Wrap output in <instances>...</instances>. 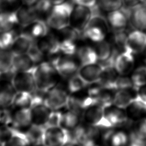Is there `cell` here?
<instances>
[{
  "label": "cell",
  "mask_w": 146,
  "mask_h": 146,
  "mask_svg": "<svg viewBox=\"0 0 146 146\" xmlns=\"http://www.w3.org/2000/svg\"><path fill=\"white\" fill-rule=\"evenodd\" d=\"M137 92L136 96L137 98L146 104V85L139 88Z\"/></svg>",
  "instance_id": "obj_48"
},
{
  "label": "cell",
  "mask_w": 146,
  "mask_h": 146,
  "mask_svg": "<svg viewBox=\"0 0 146 146\" xmlns=\"http://www.w3.org/2000/svg\"><path fill=\"white\" fill-rule=\"evenodd\" d=\"M32 103L33 98L31 93L17 92L11 106L14 108H30Z\"/></svg>",
  "instance_id": "obj_30"
},
{
  "label": "cell",
  "mask_w": 146,
  "mask_h": 146,
  "mask_svg": "<svg viewBox=\"0 0 146 146\" xmlns=\"http://www.w3.org/2000/svg\"><path fill=\"white\" fill-rule=\"evenodd\" d=\"M33 72L36 88L40 91L47 92L58 84L60 75L49 61L36 64Z\"/></svg>",
  "instance_id": "obj_1"
},
{
  "label": "cell",
  "mask_w": 146,
  "mask_h": 146,
  "mask_svg": "<svg viewBox=\"0 0 146 146\" xmlns=\"http://www.w3.org/2000/svg\"><path fill=\"white\" fill-rule=\"evenodd\" d=\"M51 3L54 5H58V4H60L61 3H63L64 2L65 0H50Z\"/></svg>",
  "instance_id": "obj_50"
},
{
  "label": "cell",
  "mask_w": 146,
  "mask_h": 146,
  "mask_svg": "<svg viewBox=\"0 0 146 146\" xmlns=\"http://www.w3.org/2000/svg\"><path fill=\"white\" fill-rule=\"evenodd\" d=\"M82 119L86 124L100 129L113 127L106 116L105 108L97 103H94L84 109Z\"/></svg>",
  "instance_id": "obj_3"
},
{
  "label": "cell",
  "mask_w": 146,
  "mask_h": 146,
  "mask_svg": "<svg viewBox=\"0 0 146 146\" xmlns=\"http://www.w3.org/2000/svg\"><path fill=\"white\" fill-rule=\"evenodd\" d=\"M134 62L135 60L133 54L125 50L120 54L117 55L114 66L118 74L121 75H126L132 71Z\"/></svg>",
  "instance_id": "obj_12"
},
{
  "label": "cell",
  "mask_w": 146,
  "mask_h": 146,
  "mask_svg": "<svg viewBox=\"0 0 146 146\" xmlns=\"http://www.w3.org/2000/svg\"><path fill=\"white\" fill-rule=\"evenodd\" d=\"M107 20L115 30H119L124 29L128 19L125 14L120 9H119L110 11L108 14Z\"/></svg>",
  "instance_id": "obj_24"
},
{
  "label": "cell",
  "mask_w": 146,
  "mask_h": 146,
  "mask_svg": "<svg viewBox=\"0 0 146 146\" xmlns=\"http://www.w3.org/2000/svg\"><path fill=\"white\" fill-rule=\"evenodd\" d=\"M108 30L99 26L91 25L87 26L83 33V37L94 42H99L105 38Z\"/></svg>",
  "instance_id": "obj_26"
},
{
  "label": "cell",
  "mask_w": 146,
  "mask_h": 146,
  "mask_svg": "<svg viewBox=\"0 0 146 146\" xmlns=\"http://www.w3.org/2000/svg\"><path fill=\"white\" fill-rule=\"evenodd\" d=\"M131 79L133 89L136 91L140 87L146 85V66H141L135 69Z\"/></svg>",
  "instance_id": "obj_32"
},
{
  "label": "cell",
  "mask_w": 146,
  "mask_h": 146,
  "mask_svg": "<svg viewBox=\"0 0 146 146\" xmlns=\"http://www.w3.org/2000/svg\"><path fill=\"white\" fill-rule=\"evenodd\" d=\"M82 118V113L67 110L65 112H63L60 126L69 131L71 130L79 124Z\"/></svg>",
  "instance_id": "obj_29"
},
{
  "label": "cell",
  "mask_w": 146,
  "mask_h": 146,
  "mask_svg": "<svg viewBox=\"0 0 146 146\" xmlns=\"http://www.w3.org/2000/svg\"><path fill=\"white\" fill-rule=\"evenodd\" d=\"M22 2L27 6H32L33 4L35 3L38 0H21Z\"/></svg>",
  "instance_id": "obj_49"
},
{
  "label": "cell",
  "mask_w": 146,
  "mask_h": 146,
  "mask_svg": "<svg viewBox=\"0 0 146 146\" xmlns=\"http://www.w3.org/2000/svg\"><path fill=\"white\" fill-rule=\"evenodd\" d=\"M18 0H2L3 3L5 2L6 3L8 4H14L17 2Z\"/></svg>",
  "instance_id": "obj_51"
},
{
  "label": "cell",
  "mask_w": 146,
  "mask_h": 146,
  "mask_svg": "<svg viewBox=\"0 0 146 146\" xmlns=\"http://www.w3.org/2000/svg\"><path fill=\"white\" fill-rule=\"evenodd\" d=\"M1 74H0V80H1Z\"/></svg>",
  "instance_id": "obj_56"
},
{
  "label": "cell",
  "mask_w": 146,
  "mask_h": 146,
  "mask_svg": "<svg viewBox=\"0 0 146 146\" xmlns=\"http://www.w3.org/2000/svg\"><path fill=\"white\" fill-rule=\"evenodd\" d=\"M38 42H36L39 49L45 55L51 57L60 54V40L54 34H48Z\"/></svg>",
  "instance_id": "obj_13"
},
{
  "label": "cell",
  "mask_w": 146,
  "mask_h": 146,
  "mask_svg": "<svg viewBox=\"0 0 146 146\" xmlns=\"http://www.w3.org/2000/svg\"><path fill=\"white\" fill-rule=\"evenodd\" d=\"M70 143L69 130L61 126L46 128L43 143L45 146H66Z\"/></svg>",
  "instance_id": "obj_5"
},
{
  "label": "cell",
  "mask_w": 146,
  "mask_h": 146,
  "mask_svg": "<svg viewBox=\"0 0 146 146\" xmlns=\"http://www.w3.org/2000/svg\"><path fill=\"white\" fill-rule=\"evenodd\" d=\"M76 54L80 66L95 63L98 60L95 50L90 46L80 47L76 50Z\"/></svg>",
  "instance_id": "obj_23"
},
{
  "label": "cell",
  "mask_w": 146,
  "mask_h": 146,
  "mask_svg": "<svg viewBox=\"0 0 146 146\" xmlns=\"http://www.w3.org/2000/svg\"><path fill=\"white\" fill-rule=\"evenodd\" d=\"M145 118H146V117H145Z\"/></svg>",
  "instance_id": "obj_59"
},
{
  "label": "cell",
  "mask_w": 146,
  "mask_h": 146,
  "mask_svg": "<svg viewBox=\"0 0 146 146\" xmlns=\"http://www.w3.org/2000/svg\"><path fill=\"white\" fill-rule=\"evenodd\" d=\"M76 41L68 39H62L60 40V52L64 55L72 56L76 52Z\"/></svg>",
  "instance_id": "obj_39"
},
{
  "label": "cell",
  "mask_w": 146,
  "mask_h": 146,
  "mask_svg": "<svg viewBox=\"0 0 146 146\" xmlns=\"http://www.w3.org/2000/svg\"><path fill=\"white\" fill-rule=\"evenodd\" d=\"M105 114L107 119L111 124L112 127L123 125L128 122V117L124 109L117 107L111 106L105 109Z\"/></svg>",
  "instance_id": "obj_19"
},
{
  "label": "cell",
  "mask_w": 146,
  "mask_h": 146,
  "mask_svg": "<svg viewBox=\"0 0 146 146\" xmlns=\"http://www.w3.org/2000/svg\"><path fill=\"white\" fill-rule=\"evenodd\" d=\"M127 108L128 110V114L133 118H139L146 114V104L139 99L137 96Z\"/></svg>",
  "instance_id": "obj_33"
},
{
  "label": "cell",
  "mask_w": 146,
  "mask_h": 146,
  "mask_svg": "<svg viewBox=\"0 0 146 146\" xmlns=\"http://www.w3.org/2000/svg\"><path fill=\"white\" fill-rule=\"evenodd\" d=\"M50 58L49 62L55 67L60 76L69 78L77 72L78 65L71 56H61L58 54Z\"/></svg>",
  "instance_id": "obj_6"
},
{
  "label": "cell",
  "mask_w": 146,
  "mask_h": 146,
  "mask_svg": "<svg viewBox=\"0 0 146 146\" xmlns=\"http://www.w3.org/2000/svg\"><path fill=\"white\" fill-rule=\"evenodd\" d=\"M132 25L139 30L146 29V5L137 4L131 8L128 18Z\"/></svg>",
  "instance_id": "obj_15"
},
{
  "label": "cell",
  "mask_w": 146,
  "mask_h": 146,
  "mask_svg": "<svg viewBox=\"0 0 146 146\" xmlns=\"http://www.w3.org/2000/svg\"><path fill=\"white\" fill-rule=\"evenodd\" d=\"M3 3V1H2V0H0V8H1V5H2V3Z\"/></svg>",
  "instance_id": "obj_54"
},
{
  "label": "cell",
  "mask_w": 146,
  "mask_h": 146,
  "mask_svg": "<svg viewBox=\"0 0 146 146\" xmlns=\"http://www.w3.org/2000/svg\"><path fill=\"white\" fill-rule=\"evenodd\" d=\"M129 140V137L125 132L119 131L112 133L108 143L110 146H126Z\"/></svg>",
  "instance_id": "obj_38"
},
{
  "label": "cell",
  "mask_w": 146,
  "mask_h": 146,
  "mask_svg": "<svg viewBox=\"0 0 146 146\" xmlns=\"http://www.w3.org/2000/svg\"><path fill=\"white\" fill-rule=\"evenodd\" d=\"M0 146H1V144H0Z\"/></svg>",
  "instance_id": "obj_57"
},
{
  "label": "cell",
  "mask_w": 146,
  "mask_h": 146,
  "mask_svg": "<svg viewBox=\"0 0 146 146\" xmlns=\"http://www.w3.org/2000/svg\"><path fill=\"white\" fill-rule=\"evenodd\" d=\"M91 15V10L89 7L78 5L74 8L70 24L83 36L84 30Z\"/></svg>",
  "instance_id": "obj_9"
},
{
  "label": "cell",
  "mask_w": 146,
  "mask_h": 146,
  "mask_svg": "<svg viewBox=\"0 0 146 146\" xmlns=\"http://www.w3.org/2000/svg\"><path fill=\"white\" fill-rule=\"evenodd\" d=\"M129 90H117L113 95V104L120 108H127L136 96V94L134 95Z\"/></svg>",
  "instance_id": "obj_22"
},
{
  "label": "cell",
  "mask_w": 146,
  "mask_h": 146,
  "mask_svg": "<svg viewBox=\"0 0 146 146\" xmlns=\"http://www.w3.org/2000/svg\"><path fill=\"white\" fill-rule=\"evenodd\" d=\"M99 7L104 11H112L120 9L123 5V0H97Z\"/></svg>",
  "instance_id": "obj_40"
},
{
  "label": "cell",
  "mask_w": 146,
  "mask_h": 146,
  "mask_svg": "<svg viewBox=\"0 0 146 146\" xmlns=\"http://www.w3.org/2000/svg\"><path fill=\"white\" fill-rule=\"evenodd\" d=\"M95 50L98 60L101 62H104L108 59L112 55L113 50V49H112L111 44L104 40L98 42Z\"/></svg>",
  "instance_id": "obj_36"
},
{
  "label": "cell",
  "mask_w": 146,
  "mask_h": 146,
  "mask_svg": "<svg viewBox=\"0 0 146 146\" xmlns=\"http://www.w3.org/2000/svg\"><path fill=\"white\" fill-rule=\"evenodd\" d=\"M115 34L113 35V40L115 44L119 48L124 50L125 42L127 37V35L124 29L115 30Z\"/></svg>",
  "instance_id": "obj_46"
},
{
  "label": "cell",
  "mask_w": 146,
  "mask_h": 146,
  "mask_svg": "<svg viewBox=\"0 0 146 146\" xmlns=\"http://www.w3.org/2000/svg\"><path fill=\"white\" fill-rule=\"evenodd\" d=\"M70 95L59 83L46 92L44 103L52 111L66 107Z\"/></svg>",
  "instance_id": "obj_4"
},
{
  "label": "cell",
  "mask_w": 146,
  "mask_h": 146,
  "mask_svg": "<svg viewBox=\"0 0 146 146\" xmlns=\"http://www.w3.org/2000/svg\"><path fill=\"white\" fill-rule=\"evenodd\" d=\"M17 24L16 11H0V33L11 30Z\"/></svg>",
  "instance_id": "obj_27"
},
{
  "label": "cell",
  "mask_w": 146,
  "mask_h": 146,
  "mask_svg": "<svg viewBox=\"0 0 146 146\" xmlns=\"http://www.w3.org/2000/svg\"><path fill=\"white\" fill-rule=\"evenodd\" d=\"M35 66L36 64L27 54L16 55L13 59L12 72L33 71Z\"/></svg>",
  "instance_id": "obj_20"
},
{
  "label": "cell",
  "mask_w": 146,
  "mask_h": 146,
  "mask_svg": "<svg viewBox=\"0 0 146 146\" xmlns=\"http://www.w3.org/2000/svg\"><path fill=\"white\" fill-rule=\"evenodd\" d=\"M133 89L132 82L131 78L125 76L124 75H121L117 76L116 79L113 86V90H128Z\"/></svg>",
  "instance_id": "obj_41"
},
{
  "label": "cell",
  "mask_w": 146,
  "mask_h": 146,
  "mask_svg": "<svg viewBox=\"0 0 146 146\" xmlns=\"http://www.w3.org/2000/svg\"><path fill=\"white\" fill-rule=\"evenodd\" d=\"M140 1L141 2V3L146 5V0H140Z\"/></svg>",
  "instance_id": "obj_53"
},
{
  "label": "cell",
  "mask_w": 146,
  "mask_h": 146,
  "mask_svg": "<svg viewBox=\"0 0 146 146\" xmlns=\"http://www.w3.org/2000/svg\"><path fill=\"white\" fill-rule=\"evenodd\" d=\"M17 35L13 29L0 33V49H10Z\"/></svg>",
  "instance_id": "obj_37"
},
{
  "label": "cell",
  "mask_w": 146,
  "mask_h": 146,
  "mask_svg": "<svg viewBox=\"0 0 146 146\" xmlns=\"http://www.w3.org/2000/svg\"><path fill=\"white\" fill-rule=\"evenodd\" d=\"M51 111L52 110L44 103L33 105L30 108L32 124L45 127V124Z\"/></svg>",
  "instance_id": "obj_18"
},
{
  "label": "cell",
  "mask_w": 146,
  "mask_h": 146,
  "mask_svg": "<svg viewBox=\"0 0 146 146\" xmlns=\"http://www.w3.org/2000/svg\"><path fill=\"white\" fill-rule=\"evenodd\" d=\"M17 92L11 80H0V106L4 107L11 106Z\"/></svg>",
  "instance_id": "obj_16"
},
{
  "label": "cell",
  "mask_w": 146,
  "mask_h": 146,
  "mask_svg": "<svg viewBox=\"0 0 146 146\" xmlns=\"http://www.w3.org/2000/svg\"><path fill=\"white\" fill-rule=\"evenodd\" d=\"M15 130L9 125L0 123V144L2 145L8 141L14 135Z\"/></svg>",
  "instance_id": "obj_44"
},
{
  "label": "cell",
  "mask_w": 146,
  "mask_h": 146,
  "mask_svg": "<svg viewBox=\"0 0 146 146\" xmlns=\"http://www.w3.org/2000/svg\"><path fill=\"white\" fill-rule=\"evenodd\" d=\"M1 146H31L24 132L15 129L13 136Z\"/></svg>",
  "instance_id": "obj_34"
},
{
  "label": "cell",
  "mask_w": 146,
  "mask_h": 146,
  "mask_svg": "<svg viewBox=\"0 0 146 146\" xmlns=\"http://www.w3.org/2000/svg\"><path fill=\"white\" fill-rule=\"evenodd\" d=\"M52 5L50 0H38L34 7L39 14H46L50 12Z\"/></svg>",
  "instance_id": "obj_45"
},
{
  "label": "cell",
  "mask_w": 146,
  "mask_h": 146,
  "mask_svg": "<svg viewBox=\"0 0 146 146\" xmlns=\"http://www.w3.org/2000/svg\"><path fill=\"white\" fill-rule=\"evenodd\" d=\"M27 54L36 64L43 62L42 60L44 56V54L38 47L35 41L29 48Z\"/></svg>",
  "instance_id": "obj_42"
},
{
  "label": "cell",
  "mask_w": 146,
  "mask_h": 146,
  "mask_svg": "<svg viewBox=\"0 0 146 146\" xmlns=\"http://www.w3.org/2000/svg\"><path fill=\"white\" fill-rule=\"evenodd\" d=\"M27 27H29V33L34 39L42 38L47 36L49 33V26L47 22L37 19Z\"/></svg>",
  "instance_id": "obj_28"
},
{
  "label": "cell",
  "mask_w": 146,
  "mask_h": 146,
  "mask_svg": "<svg viewBox=\"0 0 146 146\" xmlns=\"http://www.w3.org/2000/svg\"><path fill=\"white\" fill-rule=\"evenodd\" d=\"M32 124L30 108H14L11 112L10 126L25 132Z\"/></svg>",
  "instance_id": "obj_8"
},
{
  "label": "cell",
  "mask_w": 146,
  "mask_h": 146,
  "mask_svg": "<svg viewBox=\"0 0 146 146\" xmlns=\"http://www.w3.org/2000/svg\"><path fill=\"white\" fill-rule=\"evenodd\" d=\"M14 55L10 49H0V74H11L12 65Z\"/></svg>",
  "instance_id": "obj_25"
},
{
  "label": "cell",
  "mask_w": 146,
  "mask_h": 146,
  "mask_svg": "<svg viewBox=\"0 0 146 146\" xmlns=\"http://www.w3.org/2000/svg\"><path fill=\"white\" fill-rule=\"evenodd\" d=\"M46 128L43 126L31 124L24 132L31 146L42 144Z\"/></svg>",
  "instance_id": "obj_21"
},
{
  "label": "cell",
  "mask_w": 146,
  "mask_h": 146,
  "mask_svg": "<svg viewBox=\"0 0 146 146\" xmlns=\"http://www.w3.org/2000/svg\"><path fill=\"white\" fill-rule=\"evenodd\" d=\"M103 66L101 63H93L80 66L77 74L88 84H92L99 82Z\"/></svg>",
  "instance_id": "obj_11"
},
{
  "label": "cell",
  "mask_w": 146,
  "mask_h": 146,
  "mask_svg": "<svg viewBox=\"0 0 146 146\" xmlns=\"http://www.w3.org/2000/svg\"><path fill=\"white\" fill-rule=\"evenodd\" d=\"M35 39L27 32H23L18 35L10 50L14 55L27 54Z\"/></svg>",
  "instance_id": "obj_14"
},
{
  "label": "cell",
  "mask_w": 146,
  "mask_h": 146,
  "mask_svg": "<svg viewBox=\"0 0 146 146\" xmlns=\"http://www.w3.org/2000/svg\"><path fill=\"white\" fill-rule=\"evenodd\" d=\"M18 23L23 27H26L34 21L38 19L39 14L34 6L25 5L15 11Z\"/></svg>",
  "instance_id": "obj_17"
},
{
  "label": "cell",
  "mask_w": 146,
  "mask_h": 146,
  "mask_svg": "<svg viewBox=\"0 0 146 146\" xmlns=\"http://www.w3.org/2000/svg\"><path fill=\"white\" fill-rule=\"evenodd\" d=\"M33 71L17 72L13 74L11 81L17 92L32 93L36 89Z\"/></svg>",
  "instance_id": "obj_7"
},
{
  "label": "cell",
  "mask_w": 146,
  "mask_h": 146,
  "mask_svg": "<svg viewBox=\"0 0 146 146\" xmlns=\"http://www.w3.org/2000/svg\"><path fill=\"white\" fill-rule=\"evenodd\" d=\"M74 10L72 2H64L54 5L51 9L47 23L49 27L60 30L70 25L71 15Z\"/></svg>",
  "instance_id": "obj_2"
},
{
  "label": "cell",
  "mask_w": 146,
  "mask_h": 146,
  "mask_svg": "<svg viewBox=\"0 0 146 146\" xmlns=\"http://www.w3.org/2000/svg\"><path fill=\"white\" fill-rule=\"evenodd\" d=\"M66 146H67V145H66Z\"/></svg>",
  "instance_id": "obj_58"
},
{
  "label": "cell",
  "mask_w": 146,
  "mask_h": 146,
  "mask_svg": "<svg viewBox=\"0 0 146 146\" xmlns=\"http://www.w3.org/2000/svg\"><path fill=\"white\" fill-rule=\"evenodd\" d=\"M83 146H98V145H96L95 143H90L86 144V145H84Z\"/></svg>",
  "instance_id": "obj_52"
},
{
  "label": "cell",
  "mask_w": 146,
  "mask_h": 146,
  "mask_svg": "<svg viewBox=\"0 0 146 146\" xmlns=\"http://www.w3.org/2000/svg\"><path fill=\"white\" fill-rule=\"evenodd\" d=\"M146 49V34L137 30L131 32L127 37L124 50L134 54H139Z\"/></svg>",
  "instance_id": "obj_10"
},
{
  "label": "cell",
  "mask_w": 146,
  "mask_h": 146,
  "mask_svg": "<svg viewBox=\"0 0 146 146\" xmlns=\"http://www.w3.org/2000/svg\"><path fill=\"white\" fill-rule=\"evenodd\" d=\"M129 139L146 142V118L141 119L133 124Z\"/></svg>",
  "instance_id": "obj_31"
},
{
  "label": "cell",
  "mask_w": 146,
  "mask_h": 146,
  "mask_svg": "<svg viewBox=\"0 0 146 146\" xmlns=\"http://www.w3.org/2000/svg\"><path fill=\"white\" fill-rule=\"evenodd\" d=\"M96 1L97 0H71L72 3L74 4L89 8L92 7L96 5Z\"/></svg>",
  "instance_id": "obj_47"
},
{
  "label": "cell",
  "mask_w": 146,
  "mask_h": 146,
  "mask_svg": "<svg viewBox=\"0 0 146 146\" xmlns=\"http://www.w3.org/2000/svg\"><path fill=\"white\" fill-rule=\"evenodd\" d=\"M87 86L85 81L76 73L68 78L67 90L71 94H75L83 90Z\"/></svg>",
  "instance_id": "obj_35"
},
{
  "label": "cell",
  "mask_w": 146,
  "mask_h": 146,
  "mask_svg": "<svg viewBox=\"0 0 146 146\" xmlns=\"http://www.w3.org/2000/svg\"><path fill=\"white\" fill-rule=\"evenodd\" d=\"M63 112L59 110L52 111L45 124V128L59 127L61 125Z\"/></svg>",
  "instance_id": "obj_43"
},
{
  "label": "cell",
  "mask_w": 146,
  "mask_h": 146,
  "mask_svg": "<svg viewBox=\"0 0 146 146\" xmlns=\"http://www.w3.org/2000/svg\"><path fill=\"white\" fill-rule=\"evenodd\" d=\"M35 146H45L43 144H40V145H35Z\"/></svg>",
  "instance_id": "obj_55"
}]
</instances>
